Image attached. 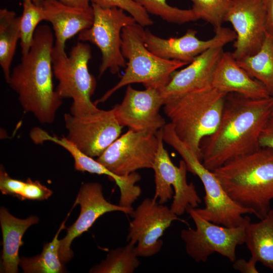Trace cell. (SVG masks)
<instances>
[{
	"mask_svg": "<svg viewBox=\"0 0 273 273\" xmlns=\"http://www.w3.org/2000/svg\"><path fill=\"white\" fill-rule=\"evenodd\" d=\"M62 3L69 6L77 8H87L90 6L91 0H59Z\"/></svg>",
	"mask_w": 273,
	"mask_h": 273,
	"instance_id": "cell-37",
	"label": "cell"
},
{
	"mask_svg": "<svg viewBox=\"0 0 273 273\" xmlns=\"http://www.w3.org/2000/svg\"><path fill=\"white\" fill-rule=\"evenodd\" d=\"M223 47H212L199 55L179 71H174L161 90L164 99L211 85L212 74L223 52Z\"/></svg>",
	"mask_w": 273,
	"mask_h": 273,
	"instance_id": "cell-19",
	"label": "cell"
},
{
	"mask_svg": "<svg viewBox=\"0 0 273 273\" xmlns=\"http://www.w3.org/2000/svg\"><path fill=\"white\" fill-rule=\"evenodd\" d=\"M229 196L259 219L273 200V149L260 147L212 171Z\"/></svg>",
	"mask_w": 273,
	"mask_h": 273,
	"instance_id": "cell-3",
	"label": "cell"
},
{
	"mask_svg": "<svg viewBox=\"0 0 273 273\" xmlns=\"http://www.w3.org/2000/svg\"><path fill=\"white\" fill-rule=\"evenodd\" d=\"M159 145L152 169L155 173V190L154 198L164 204L173 198L170 209L179 216L189 207L196 208L202 200L194 185L188 183V171L183 160L178 166L172 162L163 145L162 129L157 132Z\"/></svg>",
	"mask_w": 273,
	"mask_h": 273,
	"instance_id": "cell-10",
	"label": "cell"
},
{
	"mask_svg": "<svg viewBox=\"0 0 273 273\" xmlns=\"http://www.w3.org/2000/svg\"><path fill=\"white\" fill-rule=\"evenodd\" d=\"M227 95L210 85L164 99L176 134L201 161L200 143L217 127Z\"/></svg>",
	"mask_w": 273,
	"mask_h": 273,
	"instance_id": "cell-4",
	"label": "cell"
},
{
	"mask_svg": "<svg viewBox=\"0 0 273 273\" xmlns=\"http://www.w3.org/2000/svg\"><path fill=\"white\" fill-rule=\"evenodd\" d=\"M94 21L90 27L79 33L78 39L95 44L102 53L99 75L109 69L118 73L126 65L121 52V33L124 27L136 23L131 16L117 8H104L92 4Z\"/></svg>",
	"mask_w": 273,
	"mask_h": 273,
	"instance_id": "cell-9",
	"label": "cell"
},
{
	"mask_svg": "<svg viewBox=\"0 0 273 273\" xmlns=\"http://www.w3.org/2000/svg\"><path fill=\"white\" fill-rule=\"evenodd\" d=\"M91 2L104 8H117L126 11L142 27L153 24L148 13L134 0H91Z\"/></svg>",
	"mask_w": 273,
	"mask_h": 273,
	"instance_id": "cell-31",
	"label": "cell"
},
{
	"mask_svg": "<svg viewBox=\"0 0 273 273\" xmlns=\"http://www.w3.org/2000/svg\"><path fill=\"white\" fill-rule=\"evenodd\" d=\"M38 221L39 218L36 216L20 219L12 215L6 208H1L0 223L3 236L1 272H18L20 259L19 251L23 245L24 234L29 227Z\"/></svg>",
	"mask_w": 273,
	"mask_h": 273,
	"instance_id": "cell-21",
	"label": "cell"
},
{
	"mask_svg": "<svg viewBox=\"0 0 273 273\" xmlns=\"http://www.w3.org/2000/svg\"><path fill=\"white\" fill-rule=\"evenodd\" d=\"M237 62L252 77L261 82L271 96L273 95V36L266 34L256 53Z\"/></svg>",
	"mask_w": 273,
	"mask_h": 273,
	"instance_id": "cell-25",
	"label": "cell"
},
{
	"mask_svg": "<svg viewBox=\"0 0 273 273\" xmlns=\"http://www.w3.org/2000/svg\"><path fill=\"white\" fill-rule=\"evenodd\" d=\"M20 17V46L22 56H24L28 54L32 46L37 25L44 20V18L41 6L36 5L30 0H23Z\"/></svg>",
	"mask_w": 273,
	"mask_h": 273,
	"instance_id": "cell-28",
	"label": "cell"
},
{
	"mask_svg": "<svg viewBox=\"0 0 273 273\" xmlns=\"http://www.w3.org/2000/svg\"><path fill=\"white\" fill-rule=\"evenodd\" d=\"M130 215L132 220L126 239L135 245V251L139 257H151L161 250L163 244L161 238L173 221L186 223L170 208L154 198L143 200Z\"/></svg>",
	"mask_w": 273,
	"mask_h": 273,
	"instance_id": "cell-13",
	"label": "cell"
},
{
	"mask_svg": "<svg viewBox=\"0 0 273 273\" xmlns=\"http://www.w3.org/2000/svg\"><path fill=\"white\" fill-rule=\"evenodd\" d=\"M259 220L247 223L244 244L251 257L273 272V209Z\"/></svg>",
	"mask_w": 273,
	"mask_h": 273,
	"instance_id": "cell-23",
	"label": "cell"
},
{
	"mask_svg": "<svg viewBox=\"0 0 273 273\" xmlns=\"http://www.w3.org/2000/svg\"><path fill=\"white\" fill-rule=\"evenodd\" d=\"M187 212L195 224L180 232L187 254L197 262H205L214 253L228 258L231 262L236 259V248L244 244L247 223L237 227H227L210 221L201 215L195 208Z\"/></svg>",
	"mask_w": 273,
	"mask_h": 273,
	"instance_id": "cell-8",
	"label": "cell"
},
{
	"mask_svg": "<svg viewBox=\"0 0 273 273\" xmlns=\"http://www.w3.org/2000/svg\"><path fill=\"white\" fill-rule=\"evenodd\" d=\"M224 21L232 24L236 34L232 53L237 60L259 50L266 35L263 0H232Z\"/></svg>",
	"mask_w": 273,
	"mask_h": 273,
	"instance_id": "cell-14",
	"label": "cell"
},
{
	"mask_svg": "<svg viewBox=\"0 0 273 273\" xmlns=\"http://www.w3.org/2000/svg\"><path fill=\"white\" fill-rule=\"evenodd\" d=\"M192 10L198 19L210 23L214 31L222 26L224 17L232 3V0H190Z\"/></svg>",
	"mask_w": 273,
	"mask_h": 273,
	"instance_id": "cell-30",
	"label": "cell"
},
{
	"mask_svg": "<svg viewBox=\"0 0 273 273\" xmlns=\"http://www.w3.org/2000/svg\"><path fill=\"white\" fill-rule=\"evenodd\" d=\"M91 57L90 46L84 42H77L68 56L65 50L54 46L52 50L53 73L58 81L56 90L62 99H72L70 113L73 115L85 114L98 109L91 101L97 85L88 70Z\"/></svg>",
	"mask_w": 273,
	"mask_h": 273,
	"instance_id": "cell-6",
	"label": "cell"
},
{
	"mask_svg": "<svg viewBox=\"0 0 273 273\" xmlns=\"http://www.w3.org/2000/svg\"><path fill=\"white\" fill-rule=\"evenodd\" d=\"M25 181L11 177L3 166L0 169V191L4 195H9L20 199Z\"/></svg>",
	"mask_w": 273,
	"mask_h": 273,
	"instance_id": "cell-33",
	"label": "cell"
},
{
	"mask_svg": "<svg viewBox=\"0 0 273 273\" xmlns=\"http://www.w3.org/2000/svg\"><path fill=\"white\" fill-rule=\"evenodd\" d=\"M44 20L52 25L56 38L54 47L65 50L66 41L92 25L94 11L87 8L69 6L59 0H43L41 6Z\"/></svg>",
	"mask_w": 273,
	"mask_h": 273,
	"instance_id": "cell-20",
	"label": "cell"
},
{
	"mask_svg": "<svg viewBox=\"0 0 273 273\" xmlns=\"http://www.w3.org/2000/svg\"><path fill=\"white\" fill-rule=\"evenodd\" d=\"M66 138L91 157H98L120 135L123 126L113 109L96 111L80 115L66 113Z\"/></svg>",
	"mask_w": 273,
	"mask_h": 273,
	"instance_id": "cell-12",
	"label": "cell"
},
{
	"mask_svg": "<svg viewBox=\"0 0 273 273\" xmlns=\"http://www.w3.org/2000/svg\"><path fill=\"white\" fill-rule=\"evenodd\" d=\"M259 146L273 149V117L269 118L261 131Z\"/></svg>",
	"mask_w": 273,
	"mask_h": 273,
	"instance_id": "cell-34",
	"label": "cell"
},
{
	"mask_svg": "<svg viewBox=\"0 0 273 273\" xmlns=\"http://www.w3.org/2000/svg\"><path fill=\"white\" fill-rule=\"evenodd\" d=\"M54 37L51 28L38 26L32 46L21 62L11 72L8 84L18 96L25 112L37 120L50 124L55 120L62 99L54 88L52 52Z\"/></svg>",
	"mask_w": 273,
	"mask_h": 273,
	"instance_id": "cell-2",
	"label": "cell"
},
{
	"mask_svg": "<svg viewBox=\"0 0 273 273\" xmlns=\"http://www.w3.org/2000/svg\"><path fill=\"white\" fill-rule=\"evenodd\" d=\"M135 245L131 242L123 247L109 251L106 258L89 270L92 273H132L140 266L135 251Z\"/></svg>",
	"mask_w": 273,
	"mask_h": 273,
	"instance_id": "cell-27",
	"label": "cell"
},
{
	"mask_svg": "<svg viewBox=\"0 0 273 273\" xmlns=\"http://www.w3.org/2000/svg\"><path fill=\"white\" fill-rule=\"evenodd\" d=\"M169 145L181 156L187 169L197 175L203 184L205 207L195 208L205 219L227 227H237L250 220L243 215L250 212L241 207L229 196L212 171L206 168L195 153L177 136L173 137Z\"/></svg>",
	"mask_w": 273,
	"mask_h": 273,
	"instance_id": "cell-7",
	"label": "cell"
},
{
	"mask_svg": "<svg viewBox=\"0 0 273 273\" xmlns=\"http://www.w3.org/2000/svg\"><path fill=\"white\" fill-rule=\"evenodd\" d=\"M197 31L188 29L179 37L163 38L158 37L149 30H144V41L146 48L155 55L167 60L187 62L207 50L214 47H223L236 39V34L228 28L222 27L215 32L213 37L206 40L199 39Z\"/></svg>",
	"mask_w": 273,
	"mask_h": 273,
	"instance_id": "cell-17",
	"label": "cell"
},
{
	"mask_svg": "<svg viewBox=\"0 0 273 273\" xmlns=\"http://www.w3.org/2000/svg\"><path fill=\"white\" fill-rule=\"evenodd\" d=\"M34 4H35L36 5L38 6H41L43 0H30Z\"/></svg>",
	"mask_w": 273,
	"mask_h": 273,
	"instance_id": "cell-38",
	"label": "cell"
},
{
	"mask_svg": "<svg viewBox=\"0 0 273 273\" xmlns=\"http://www.w3.org/2000/svg\"><path fill=\"white\" fill-rule=\"evenodd\" d=\"M146 11L167 22L181 24L198 20L192 9H181L169 5L166 0H134Z\"/></svg>",
	"mask_w": 273,
	"mask_h": 273,
	"instance_id": "cell-29",
	"label": "cell"
},
{
	"mask_svg": "<svg viewBox=\"0 0 273 273\" xmlns=\"http://www.w3.org/2000/svg\"><path fill=\"white\" fill-rule=\"evenodd\" d=\"M272 97V99H273V95L271 96ZM271 117H273V107H272V112H271Z\"/></svg>",
	"mask_w": 273,
	"mask_h": 273,
	"instance_id": "cell-39",
	"label": "cell"
},
{
	"mask_svg": "<svg viewBox=\"0 0 273 273\" xmlns=\"http://www.w3.org/2000/svg\"><path fill=\"white\" fill-rule=\"evenodd\" d=\"M143 27L136 23L124 27L121 33V52L126 62L124 74L119 82L95 103L106 101L117 90L125 85L142 83L146 88L162 90L172 74L189 63L160 58L150 51L144 41Z\"/></svg>",
	"mask_w": 273,
	"mask_h": 273,
	"instance_id": "cell-5",
	"label": "cell"
},
{
	"mask_svg": "<svg viewBox=\"0 0 273 273\" xmlns=\"http://www.w3.org/2000/svg\"><path fill=\"white\" fill-rule=\"evenodd\" d=\"M61 224L52 241L43 245L41 253L35 256L26 258L21 257L19 266L26 273H60L64 271L63 263L59 256L61 231L65 229V222L69 216Z\"/></svg>",
	"mask_w": 273,
	"mask_h": 273,
	"instance_id": "cell-26",
	"label": "cell"
},
{
	"mask_svg": "<svg viewBox=\"0 0 273 273\" xmlns=\"http://www.w3.org/2000/svg\"><path fill=\"white\" fill-rule=\"evenodd\" d=\"M52 194V191L41 184L39 181L32 180L28 178L25 181V186L19 199L22 201L43 200L48 199Z\"/></svg>",
	"mask_w": 273,
	"mask_h": 273,
	"instance_id": "cell-32",
	"label": "cell"
},
{
	"mask_svg": "<svg viewBox=\"0 0 273 273\" xmlns=\"http://www.w3.org/2000/svg\"><path fill=\"white\" fill-rule=\"evenodd\" d=\"M158 145L157 132L129 129L96 160L114 174L126 176L139 169H152Z\"/></svg>",
	"mask_w": 273,
	"mask_h": 273,
	"instance_id": "cell-11",
	"label": "cell"
},
{
	"mask_svg": "<svg viewBox=\"0 0 273 273\" xmlns=\"http://www.w3.org/2000/svg\"><path fill=\"white\" fill-rule=\"evenodd\" d=\"M211 85L226 94L236 93L249 99L271 97L265 87L240 66L229 52L221 54L212 74Z\"/></svg>",
	"mask_w": 273,
	"mask_h": 273,
	"instance_id": "cell-18",
	"label": "cell"
},
{
	"mask_svg": "<svg viewBox=\"0 0 273 273\" xmlns=\"http://www.w3.org/2000/svg\"><path fill=\"white\" fill-rule=\"evenodd\" d=\"M266 17V34L273 36V0H263Z\"/></svg>",
	"mask_w": 273,
	"mask_h": 273,
	"instance_id": "cell-36",
	"label": "cell"
},
{
	"mask_svg": "<svg viewBox=\"0 0 273 273\" xmlns=\"http://www.w3.org/2000/svg\"><path fill=\"white\" fill-rule=\"evenodd\" d=\"M257 262V260L251 256L248 260L243 258L236 259L232 263L234 269L241 273H258Z\"/></svg>",
	"mask_w": 273,
	"mask_h": 273,
	"instance_id": "cell-35",
	"label": "cell"
},
{
	"mask_svg": "<svg viewBox=\"0 0 273 273\" xmlns=\"http://www.w3.org/2000/svg\"><path fill=\"white\" fill-rule=\"evenodd\" d=\"M273 99H253L228 94L216 130L200 143L201 161L213 171L238 157L260 148L259 138L271 117Z\"/></svg>",
	"mask_w": 273,
	"mask_h": 273,
	"instance_id": "cell-1",
	"label": "cell"
},
{
	"mask_svg": "<svg viewBox=\"0 0 273 273\" xmlns=\"http://www.w3.org/2000/svg\"><path fill=\"white\" fill-rule=\"evenodd\" d=\"M21 17L7 9L0 10V65L8 82L10 68L18 40L20 39Z\"/></svg>",
	"mask_w": 273,
	"mask_h": 273,
	"instance_id": "cell-24",
	"label": "cell"
},
{
	"mask_svg": "<svg viewBox=\"0 0 273 273\" xmlns=\"http://www.w3.org/2000/svg\"><path fill=\"white\" fill-rule=\"evenodd\" d=\"M78 204L80 211L77 219L67 229L66 236L60 240L59 256L63 263L68 262L73 255L71 249L72 241L88 231L100 216L113 211L130 215L134 209L108 201L104 196L102 185L98 182H89L81 186L71 210Z\"/></svg>",
	"mask_w": 273,
	"mask_h": 273,
	"instance_id": "cell-16",
	"label": "cell"
},
{
	"mask_svg": "<svg viewBox=\"0 0 273 273\" xmlns=\"http://www.w3.org/2000/svg\"><path fill=\"white\" fill-rule=\"evenodd\" d=\"M30 137L36 144L40 145L45 142L50 141L64 148L73 158L74 168L76 170L99 175H106L115 181L119 190L124 188L128 183V175L119 176L114 174L97 160L82 152L66 136L51 134L40 127H34L30 131Z\"/></svg>",
	"mask_w": 273,
	"mask_h": 273,
	"instance_id": "cell-22",
	"label": "cell"
},
{
	"mask_svg": "<svg viewBox=\"0 0 273 273\" xmlns=\"http://www.w3.org/2000/svg\"><path fill=\"white\" fill-rule=\"evenodd\" d=\"M164 102L160 90L152 88L137 90L128 85L122 101L113 109L122 126L135 131L156 133L166 124L159 113Z\"/></svg>",
	"mask_w": 273,
	"mask_h": 273,
	"instance_id": "cell-15",
	"label": "cell"
}]
</instances>
